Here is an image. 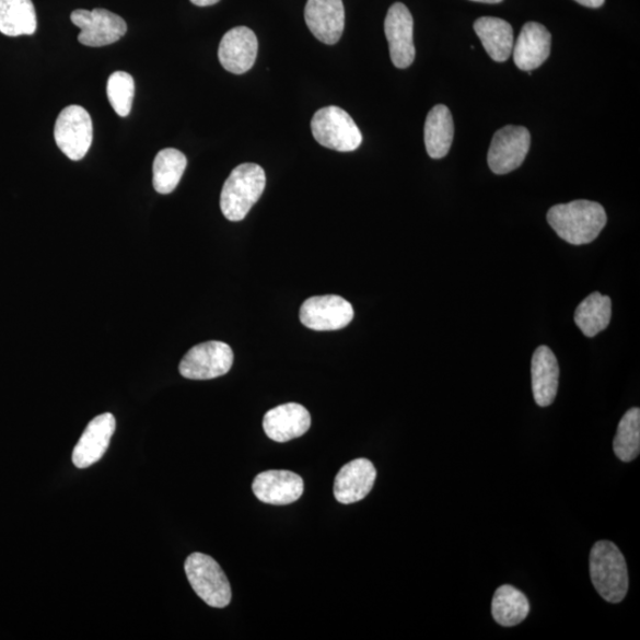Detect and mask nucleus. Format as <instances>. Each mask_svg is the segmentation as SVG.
<instances>
[{"label":"nucleus","instance_id":"nucleus-18","mask_svg":"<svg viewBox=\"0 0 640 640\" xmlns=\"http://www.w3.org/2000/svg\"><path fill=\"white\" fill-rule=\"evenodd\" d=\"M551 49V35L547 27L536 22H528L522 27L514 43V61L519 69L532 71L543 66Z\"/></svg>","mask_w":640,"mask_h":640},{"label":"nucleus","instance_id":"nucleus-26","mask_svg":"<svg viewBox=\"0 0 640 640\" xmlns=\"http://www.w3.org/2000/svg\"><path fill=\"white\" fill-rule=\"evenodd\" d=\"M617 457L625 463L635 461L640 452V409L635 407L625 412L614 441Z\"/></svg>","mask_w":640,"mask_h":640},{"label":"nucleus","instance_id":"nucleus-2","mask_svg":"<svg viewBox=\"0 0 640 640\" xmlns=\"http://www.w3.org/2000/svg\"><path fill=\"white\" fill-rule=\"evenodd\" d=\"M594 589L607 603L618 604L629 592L628 565L619 548L609 540H597L590 555Z\"/></svg>","mask_w":640,"mask_h":640},{"label":"nucleus","instance_id":"nucleus-5","mask_svg":"<svg viewBox=\"0 0 640 640\" xmlns=\"http://www.w3.org/2000/svg\"><path fill=\"white\" fill-rule=\"evenodd\" d=\"M311 130L322 147L338 152L358 150L363 140L359 126L337 106L317 110L311 120Z\"/></svg>","mask_w":640,"mask_h":640},{"label":"nucleus","instance_id":"nucleus-7","mask_svg":"<svg viewBox=\"0 0 640 640\" xmlns=\"http://www.w3.org/2000/svg\"><path fill=\"white\" fill-rule=\"evenodd\" d=\"M234 353L219 340L206 341L190 349L179 364V373L189 380H212L230 373Z\"/></svg>","mask_w":640,"mask_h":640},{"label":"nucleus","instance_id":"nucleus-21","mask_svg":"<svg viewBox=\"0 0 640 640\" xmlns=\"http://www.w3.org/2000/svg\"><path fill=\"white\" fill-rule=\"evenodd\" d=\"M454 123L451 110L444 105L431 109L424 123V146L433 160H441L451 150Z\"/></svg>","mask_w":640,"mask_h":640},{"label":"nucleus","instance_id":"nucleus-25","mask_svg":"<svg viewBox=\"0 0 640 640\" xmlns=\"http://www.w3.org/2000/svg\"><path fill=\"white\" fill-rule=\"evenodd\" d=\"M187 165V156L176 149H164L156 153L153 162L154 190L162 195L173 193Z\"/></svg>","mask_w":640,"mask_h":640},{"label":"nucleus","instance_id":"nucleus-16","mask_svg":"<svg viewBox=\"0 0 640 640\" xmlns=\"http://www.w3.org/2000/svg\"><path fill=\"white\" fill-rule=\"evenodd\" d=\"M114 432H116V418L110 412L94 418L74 449V465L79 468H88L102 459L109 447Z\"/></svg>","mask_w":640,"mask_h":640},{"label":"nucleus","instance_id":"nucleus-27","mask_svg":"<svg viewBox=\"0 0 640 640\" xmlns=\"http://www.w3.org/2000/svg\"><path fill=\"white\" fill-rule=\"evenodd\" d=\"M107 96L119 117L130 116L135 98L133 78L125 71L113 73L107 82Z\"/></svg>","mask_w":640,"mask_h":640},{"label":"nucleus","instance_id":"nucleus-3","mask_svg":"<svg viewBox=\"0 0 640 640\" xmlns=\"http://www.w3.org/2000/svg\"><path fill=\"white\" fill-rule=\"evenodd\" d=\"M266 187L265 171L258 164H241L226 178L221 193V210L226 220L238 222L259 201Z\"/></svg>","mask_w":640,"mask_h":640},{"label":"nucleus","instance_id":"nucleus-15","mask_svg":"<svg viewBox=\"0 0 640 640\" xmlns=\"http://www.w3.org/2000/svg\"><path fill=\"white\" fill-rule=\"evenodd\" d=\"M374 464L365 458L354 459L339 469L335 479L334 494L341 504L364 500L376 480Z\"/></svg>","mask_w":640,"mask_h":640},{"label":"nucleus","instance_id":"nucleus-17","mask_svg":"<svg viewBox=\"0 0 640 640\" xmlns=\"http://www.w3.org/2000/svg\"><path fill=\"white\" fill-rule=\"evenodd\" d=\"M263 426L269 439L277 443H288L310 430L311 416L302 405H281L266 412Z\"/></svg>","mask_w":640,"mask_h":640},{"label":"nucleus","instance_id":"nucleus-12","mask_svg":"<svg viewBox=\"0 0 640 640\" xmlns=\"http://www.w3.org/2000/svg\"><path fill=\"white\" fill-rule=\"evenodd\" d=\"M305 22L313 36L324 45H336L346 26L344 0H307Z\"/></svg>","mask_w":640,"mask_h":640},{"label":"nucleus","instance_id":"nucleus-20","mask_svg":"<svg viewBox=\"0 0 640 640\" xmlns=\"http://www.w3.org/2000/svg\"><path fill=\"white\" fill-rule=\"evenodd\" d=\"M481 45L496 62H505L514 49V31L504 20L481 18L474 24Z\"/></svg>","mask_w":640,"mask_h":640},{"label":"nucleus","instance_id":"nucleus-14","mask_svg":"<svg viewBox=\"0 0 640 640\" xmlns=\"http://www.w3.org/2000/svg\"><path fill=\"white\" fill-rule=\"evenodd\" d=\"M252 488L263 503L288 505L303 496L304 480L301 476L284 469H270L256 476Z\"/></svg>","mask_w":640,"mask_h":640},{"label":"nucleus","instance_id":"nucleus-30","mask_svg":"<svg viewBox=\"0 0 640 640\" xmlns=\"http://www.w3.org/2000/svg\"><path fill=\"white\" fill-rule=\"evenodd\" d=\"M472 2L484 3V4H500L503 0H472Z\"/></svg>","mask_w":640,"mask_h":640},{"label":"nucleus","instance_id":"nucleus-1","mask_svg":"<svg viewBox=\"0 0 640 640\" xmlns=\"http://www.w3.org/2000/svg\"><path fill=\"white\" fill-rule=\"evenodd\" d=\"M547 220L555 233L574 246L591 244L604 230L607 216L600 203L579 199L567 205L554 206Z\"/></svg>","mask_w":640,"mask_h":640},{"label":"nucleus","instance_id":"nucleus-10","mask_svg":"<svg viewBox=\"0 0 640 640\" xmlns=\"http://www.w3.org/2000/svg\"><path fill=\"white\" fill-rule=\"evenodd\" d=\"M301 322L315 331L344 329L353 319L352 305L339 295L312 296L302 305Z\"/></svg>","mask_w":640,"mask_h":640},{"label":"nucleus","instance_id":"nucleus-4","mask_svg":"<svg viewBox=\"0 0 640 640\" xmlns=\"http://www.w3.org/2000/svg\"><path fill=\"white\" fill-rule=\"evenodd\" d=\"M184 568L193 590L207 605L223 608L231 604V583L221 566L209 555L191 554Z\"/></svg>","mask_w":640,"mask_h":640},{"label":"nucleus","instance_id":"nucleus-24","mask_svg":"<svg viewBox=\"0 0 640 640\" xmlns=\"http://www.w3.org/2000/svg\"><path fill=\"white\" fill-rule=\"evenodd\" d=\"M610 317V298L593 292L577 307L574 321L583 335L594 337L606 329Z\"/></svg>","mask_w":640,"mask_h":640},{"label":"nucleus","instance_id":"nucleus-11","mask_svg":"<svg viewBox=\"0 0 640 640\" xmlns=\"http://www.w3.org/2000/svg\"><path fill=\"white\" fill-rule=\"evenodd\" d=\"M384 33L389 43L393 65L398 69H406L415 62V21L408 8L403 3L391 7L384 21Z\"/></svg>","mask_w":640,"mask_h":640},{"label":"nucleus","instance_id":"nucleus-22","mask_svg":"<svg viewBox=\"0 0 640 640\" xmlns=\"http://www.w3.org/2000/svg\"><path fill=\"white\" fill-rule=\"evenodd\" d=\"M37 28L32 0H0V33L10 37L33 35Z\"/></svg>","mask_w":640,"mask_h":640},{"label":"nucleus","instance_id":"nucleus-13","mask_svg":"<svg viewBox=\"0 0 640 640\" xmlns=\"http://www.w3.org/2000/svg\"><path fill=\"white\" fill-rule=\"evenodd\" d=\"M258 38L247 26H236L221 39L219 60L230 73L241 75L247 73L258 55Z\"/></svg>","mask_w":640,"mask_h":640},{"label":"nucleus","instance_id":"nucleus-6","mask_svg":"<svg viewBox=\"0 0 640 640\" xmlns=\"http://www.w3.org/2000/svg\"><path fill=\"white\" fill-rule=\"evenodd\" d=\"M55 141L71 161H81L93 142V123L90 113L81 106L71 105L57 117L54 130Z\"/></svg>","mask_w":640,"mask_h":640},{"label":"nucleus","instance_id":"nucleus-19","mask_svg":"<svg viewBox=\"0 0 640 640\" xmlns=\"http://www.w3.org/2000/svg\"><path fill=\"white\" fill-rule=\"evenodd\" d=\"M560 368L557 356L546 346L538 347L532 360V384L535 403L550 406L559 389Z\"/></svg>","mask_w":640,"mask_h":640},{"label":"nucleus","instance_id":"nucleus-8","mask_svg":"<svg viewBox=\"0 0 640 640\" xmlns=\"http://www.w3.org/2000/svg\"><path fill=\"white\" fill-rule=\"evenodd\" d=\"M70 20L80 27L78 39L85 47L113 45L127 32L126 22L118 14L105 9L75 10L71 12Z\"/></svg>","mask_w":640,"mask_h":640},{"label":"nucleus","instance_id":"nucleus-23","mask_svg":"<svg viewBox=\"0 0 640 640\" xmlns=\"http://www.w3.org/2000/svg\"><path fill=\"white\" fill-rule=\"evenodd\" d=\"M491 612L498 624L504 628H512L528 617L531 604L524 593L510 585H504L496 591Z\"/></svg>","mask_w":640,"mask_h":640},{"label":"nucleus","instance_id":"nucleus-9","mask_svg":"<svg viewBox=\"0 0 640 640\" xmlns=\"http://www.w3.org/2000/svg\"><path fill=\"white\" fill-rule=\"evenodd\" d=\"M532 137L523 126H505L491 141L488 163L493 174L507 175L519 168L531 149Z\"/></svg>","mask_w":640,"mask_h":640},{"label":"nucleus","instance_id":"nucleus-29","mask_svg":"<svg viewBox=\"0 0 640 640\" xmlns=\"http://www.w3.org/2000/svg\"><path fill=\"white\" fill-rule=\"evenodd\" d=\"M190 2L196 7H211L216 5L220 2V0H190Z\"/></svg>","mask_w":640,"mask_h":640},{"label":"nucleus","instance_id":"nucleus-28","mask_svg":"<svg viewBox=\"0 0 640 640\" xmlns=\"http://www.w3.org/2000/svg\"><path fill=\"white\" fill-rule=\"evenodd\" d=\"M575 2L582 7L597 9L604 5L605 0H575Z\"/></svg>","mask_w":640,"mask_h":640}]
</instances>
